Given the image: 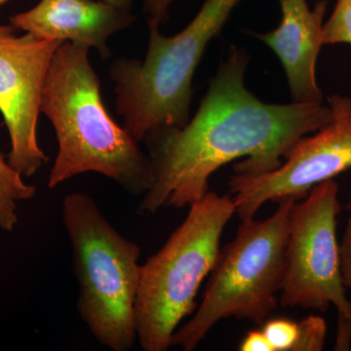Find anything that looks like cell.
<instances>
[{
	"label": "cell",
	"mask_w": 351,
	"mask_h": 351,
	"mask_svg": "<svg viewBox=\"0 0 351 351\" xmlns=\"http://www.w3.org/2000/svg\"><path fill=\"white\" fill-rule=\"evenodd\" d=\"M248 63L246 51L232 47L195 117L186 125L147 134L154 182L138 203V213L189 206L209 191L211 176L237 159L242 161L233 166L235 174L276 169L297 141L329 123L331 108L321 103L258 100L245 86Z\"/></svg>",
	"instance_id": "cell-1"
},
{
	"label": "cell",
	"mask_w": 351,
	"mask_h": 351,
	"mask_svg": "<svg viewBox=\"0 0 351 351\" xmlns=\"http://www.w3.org/2000/svg\"><path fill=\"white\" fill-rule=\"evenodd\" d=\"M89 49L83 44L62 43L46 76L40 110L58 142L48 186L55 189L75 176L93 172L112 180L129 195L143 196L154 182L151 160L106 110Z\"/></svg>",
	"instance_id": "cell-2"
},
{
	"label": "cell",
	"mask_w": 351,
	"mask_h": 351,
	"mask_svg": "<svg viewBox=\"0 0 351 351\" xmlns=\"http://www.w3.org/2000/svg\"><path fill=\"white\" fill-rule=\"evenodd\" d=\"M62 219L71 242L80 318L100 345L130 350L137 341L140 247L112 225L88 193L64 196Z\"/></svg>",
	"instance_id": "cell-3"
},
{
	"label": "cell",
	"mask_w": 351,
	"mask_h": 351,
	"mask_svg": "<svg viewBox=\"0 0 351 351\" xmlns=\"http://www.w3.org/2000/svg\"><path fill=\"white\" fill-rule=\"evenodd\" d=\"M241 0H205L193 21L173 36L149 25L145 59H119L110 75L124 128L137 140L164 126L189 121L193 80L208 44L216 38Z\"/></svg>",
	"instance_id": "cell-4"
},
{
	"label": "cell",
	"mask_w": 351,
	"mask_h": 351,
	"mask_svg": "<svg viewBox=\"0 0 351 351\" xmlns=\"http://www.w3.org/2000/svg\"><path fill=\"white\" fill-rule=\"evenodd\" d=\"M237 214L232 196L208 191L162 248L142 265L135 304L137 339L145 351H165L213 269L221 234Z\"/></svg>",
	"instance_id": "cell-5"
},
{
	"label": "cell",
	"mask_w": 351,
	"mask_h": 351,
	"mask_svg": "<svg viewBox=\"0 0 351 351\" xmlns=\"http://www.w3.org/2000/svg\"><path fill=\"white\" fill-rule=\"evenodd\" d=\"M292 198L263 221H242L237 237L219 251L200 306L178 328L171 346L195 350L223 319L239 318L263 325L279 302L286 267Z\"/></svg>",
	"instance_id": "cell-6"
},
{
	"label": "cell",
	"mask_w": 351,
	"mask_h": 351,
	"mask_svg": "<svg viewBox=\"0 0 351 351\" xmlns=\"http://www.w3.org/2000/svg\"><path fill=\"white\" fill-rule=\"evenodd\" d=\"M338 195V184L329 180L293 205L279 304L322 313L336 307L335 350L348 351L351 346V302L341 276L337 239V218L341 212Z\"/></svg>",
	"instance_id": "cell-7"
},
{
	"label": "cell",
	"mask_w": 351,
	"mask_h": 351,
	"mask_svg": "<svg viewBox=\"0 0 351 351\" xmlns=\"http://www.w3.org/2000/svg\"><path fill=\"white\" fill-rule=\"evenodd\" d=\"M332 119L291 147L280 166L258 175L234 174L228 182L237 215L253 219L265 203L304 199L311 189L351 168V99H328Z\"/></svg>",
	"instance_id": "cell-8"
},
{
	"label": "cell",
	"mask_w": 351,
	"mask_h": 351,
	"mask_svg": "<svg viewBox=\"0 0 351 351\" xmlns=\"http://www.w3.org/2000/svg\"><path fill=\"white\" fill-rule=\"evenodd\" d=\"M16 32L0 25V113L10 138L7 160L29 178L48 161L38 140V117L51 62L64 43Z\"/></svg>",
	"instance_id": "cell-9"
},
{
	"label": "cell",
	"mask_w": 351,
	"mask_h": 351,
	"mask_svg": "<svg viewBox=\"0 0 351 351\" xmlns=\"http://www.w3.org/2000/svg\"><path fill=\"white\" fill-rule=\"evenodd\" d=\"M15 29L36 38L83 44L110 57L108 40L135 21L131 11L103 0H40L36 6L9 19Z\"/></svg>",
	"instance_id": "cell-10"
},
{
	"label": "cell",
	"mask_w": 351,
	"mask_h": 351,
	"mask_svg": "<svg viewBox=\"0 0 351 351\" xmlns=\"http://www.w3.org/2000/svg\"><path fill=\"white\" fill-rule=\"evenodd\" d=\"M281 21L274 31L255 36L274 51L287 76L295 103H321L315 68L322 43L326 0L311 9L306 0H278Z\"/></svg>",
	"instance_id": "cell-11"
},
{
	"label": "cell",
	"mask_w": 351,
	"mask_h": 351,
	"mask_svg": "<svg viewBox=\"0 0 351 351\" xmlns=\"http://www.w3.org/2000/svg\"><path fill=\"white\" fill-rule=\"evenodd\" d=\"M36 195V186L27 184L0 152V230L13 232L19 221V203Z\"/></svg>",
	"instance_id": "cell-12"
},
{
	"label": "cell",
	"mask_w": 351,
	"mask_h": 351,
	"mask_svg": "<svg viewBox=\"0 0 351 351\" xmlns=\"http://www.w3.org/2000/svg\"><path fill=\"white\" fill-rule=\"evenodd\" d=\"M322 43L351 44V0H337L331 17L323 25Z\"/></svg>",
	"instance_id": "cell-13"
},
{
	"label": "cell",
	"mask_w": 351,
	"mask_h": 351,
	"mask_svg": "<svg viewBox=\"0 0 351 351\" xmlns=\"http://www.w3.org/2000/svg\"><path fill=\"white\" fill-rule=\"evenodd\" d=\"M263 332L272 351H294L299 336V322L286 318H274L263 323Z\"/></svg>",
	"instance_id": "cell-14"
},
{
	"label": "cell",
	"mask_w": 351,
	"mask_h": 351,
	"mask_svg": "<svg viewBox=\"0 0 351 351\" xmlns=\"http://www.w3.org/2000/svg\"><path fill=\"white\" fill-rule=\"evenodd\" d=\"M327 325L320 316L311 315L299 322V336L294 351L323 350Z\"/></svg>",
	"instance_id": "cell-15"
},
{
	"label": "cell",
	"mask_w": 351,
	"mask_h": 351,
	"mask_svg": "<svg viewBox=\"0 0 351 351\" xmlns=\"http://www.w3.org/2000/svg\"><path fill=\"white\" fill-rule=\"evenodd\" d=\"M175 0H144V12L147 16V25H157L166 22L168 11Z\"/></svg>",
	"instance_id": "cell-16"
},
{
	"label": "cell",
	"mask_w": 351,
	"mask_h": 351,
	"mask_svg": "<svg viewBox=\"0 0 351 351\" xmlns=\"http://www.w3.org/2000/svg\"><path fill=\"white\" fill-rule=\"evenodd\" d=\"M341 270L346 288L351 291V218L346 225L345 234L339 245Z\"/></svg>",
	"instance_id": "cell-17"
},
{
	"label": "cell",
	"mask_w": 351,
	"mask_h": 351,
	"mask_svg": "<svg viewBox=\"0 0 351 351\" xmlns=\"http://www.w3.org/2000/svg\"><path fill=\"white\" fill-rule=\"evenodd\" d=\"M241 351H272L263 330H254L246 335L239 346Z\"/></svg>",
	"instance_id": "cell-18"
},
{
	"label": "cell",
	"mask_w": 351,
	"mask_h": 351,
	"mask_svg": "<svg viewBox=\"0 0 351 351\" xmlns=\"http://www.w3.org/2000/svg\"><path fill=\"white\" fill-rule=\"evenodd\" d=\"M108 4L122 9V10L130 11L135 0H103Z\"/></svg>",
	"instance_id": "cell-19"
},
{
	"label": "cell",
	"mask_w": 351,
	"mask_h": 351,
	"mask_svg": "<svg viewBox=\"0 0 351 351\" xmlns=\"http://www.w3.org/2000/svg\"><path fill=\"white\" fill-rule=\"evenodd\" d=\"M8 1H10V0H0V6L3 5V4Z\"/></svg>",
	"instance_id": "cell-20"
},
{
	"label": "cell",
	"mask_w": 351,
	"mask_h": 351,
	"mask_svg": "<svg viewBox=\"0 0 351 351\" xmlns=\"http://www.w3.org/2000/svg\"><path fill=\"white\" fill-rule=\"evenodd\" d=\"M348 209L351 212V202L348 205Z\"/></svg>",
	"instance_id": "cell-21"
}]
</instances>
